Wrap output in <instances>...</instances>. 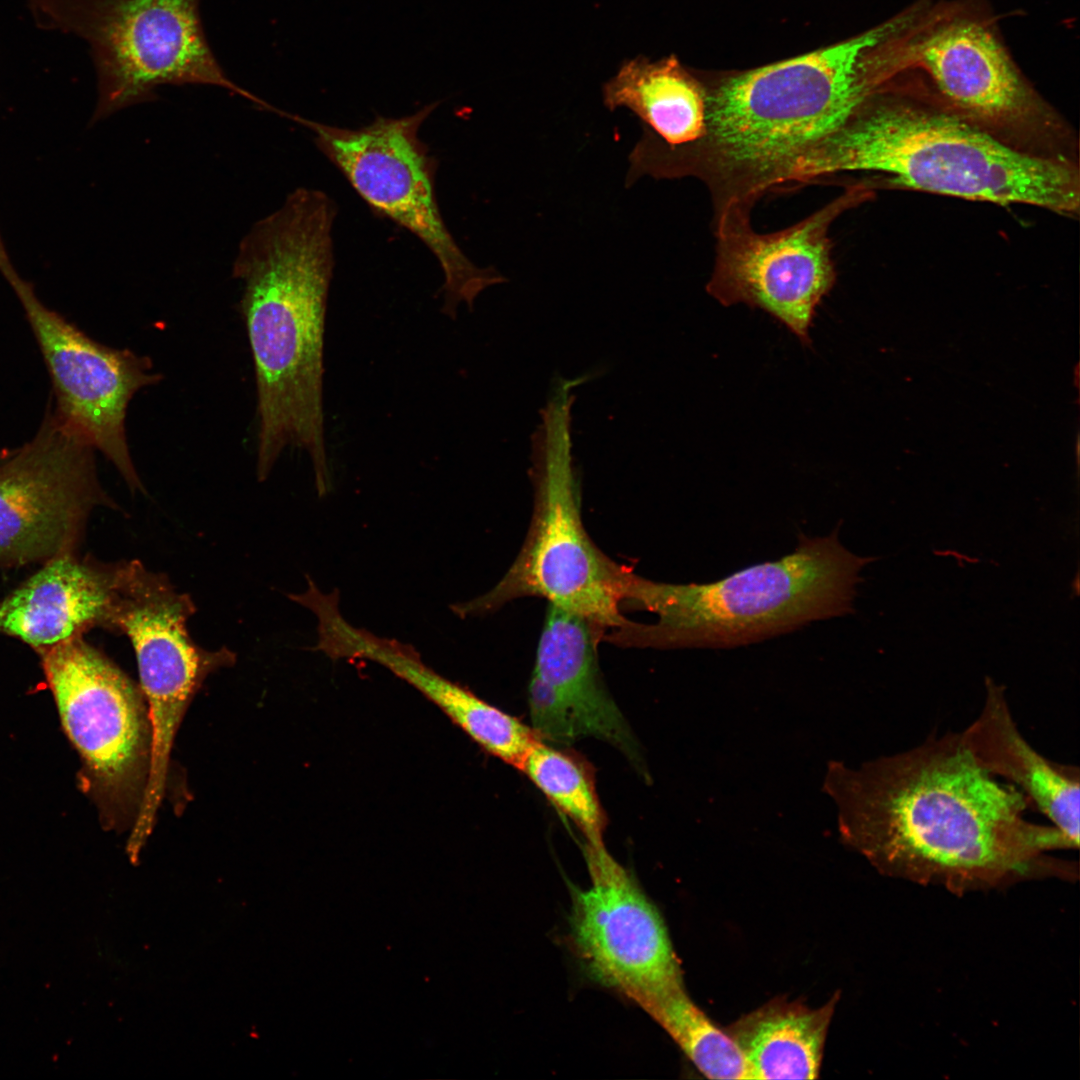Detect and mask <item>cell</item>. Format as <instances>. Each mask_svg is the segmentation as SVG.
<instances>
[{"instance_id":"obj_1","label":"cell","mask_w":1080,"mask_h":1080,"mask_svg":"<svg viewBox=\"0 0 1080 1080\" xmlns=\"http://www.w3.org/2000/svg\"><path fill=\"white\" fill-rule=\"evenodd\" d=\"M846 843L886 876L956 894L1020 880L1077 878L1052 851L1078 849L1052 824L1029 821L1028 799L983 770L960 733L832 770Z\"/></svg>"},{"instance_id":"obj_2","label":"cell","mask_w":1080,"mask_h":1080,"mask_svg":"<svg viewBox=\"0 0 1080 1080\" xmlns=\"http://www.w3.org/2000/svg\"><path fill=\"white\" fill-rule=\"evenodd\" d=\"M336 214L326 193L297 188L251 227L232 267L242 283L239 312L254 365L258 480L286 448H299L310 458L320 497L331 487L323 377Z\"/></svg>"},{"instance_id":"obj_3","label":"cell","mask_w":1080,"mask_h":1080,"mask_svg":"<svg viewBox=\"0 0 1080 1080\" xmlns=\"http://www.w3.org/2000/svg\"><path fill=\"white\" fill-rule=\"evenodd\" d=\"M905 14L830 47L740 73L706 90V131L675 153V178L707 187L714 216L751 215L797 163L886 87L885 43Z\"/></svg>"},{"instance_id":"obj_4","label":"cell","mask_w":1080,"mask_h":1080,"mask_svg":"<svg viewBox=\"0 0 1080 1080\" xmlns=\"http://www.w3.org/2000/svg\"><path fill=\"white\" fill-rule=\"evenodd\" d=\"M845 172H876L905 188L1000 205L1077 214L1076 160L1011 145L938 98L874 94L838 130L806 154L790 183Z\"/></svg>"},{"instance_id":"obj_5","label":"cell","mask_w":1080,"mask_h":1080,"mask_svg":"<svg viewBox=\"0 0 1080 1080\" xmlns=\"http://www.w3.org/2000/svg\"><path fill=\"white\" fill-rule=\"evenodd\" d=\"M839 526L823 537L800 533L793 552L715 582L671 584L629 573L623 600L658 620L627 634L656 647L731 648L853 613L859 573L877 558L847 550Z\"/></svg>"},{"instance_id":"obj_6","label":"cell","mask_w":1080,"mask_h":1080,"mask_svg":"<svg viewBox=\"0 0 1080 1080\" xmlns=\"http://www.w3.org/2000/svg\"><path fill=\"white\" fill-rule=\"evenodd\" d=\"M200 0H33L42 27L70 32L91 48L98 79L93 121L153 101L162 85H211L273 111L234 83L214 55Z\"/></svg>"},{"instance_id":"obj_7","label":"cell","mask_w":1080,"mask_h":1080,"mask_svg":"<svg viewBox=\"0 0 1080 1080\" xmlns=\"http://www.w3.org/2000/svg\"><path fill=\"white\" fill-rule=\"evenodd\" d=\"M425 105L402 117L376 116L345 128L286 112L306 127L319 150L376 213L416 236L436 258L444 277L442 313L456 318L486 288L506 281L494 267L481 268L462 251L443 220L435 191L436 159L420 139L421 125L439 106Z\"/></svg>"},{"instance_id":"obj_8","label":"cell","mask_w":1080,"mask_h":1080,"mask_svg":"<svg viewBox=\"0 0 1080 1080\" xmlns=\"http://www.w3.org/2000/svg\"><path fill=\"white\" fill-rule=\"evenodd\" d=\"M897 40L888 54L893 76L919 69L942 103L977 126L1024 150L1072 157L1063 121L1024 79L984 18L952 10Z\"/></svg>"},{"instance_id":"obj_9","label":"cell","mask_w":1080,"mask_h":1080,"mask_svg":"<svg viewBox=\"0 0 1080 1080\" xmlns=\"http://www.w3.org/2000/svg\"><path fill=\"white\" fill-rule=\"evenodd\" d=\"M540 464L533 519L517 558L489 592L450 609L465 618L518 597L538 596L602 629L621 632L632 624L619 610L629 573L610 561L584 528L569 449L552 450Z\"/></svg>"},{"instance_id":"obj_10","label":"cell","mask_w":1080,"mask_h":1080,"mask_svg":"<svg viewBox=\"0 0 1080 1080\" xmlns=\"http://www.w3.org/2000/svg\"><path fill=\"white\" fill-rule=\"evenodd\" d=\"M195 606L168 577L137 560L117 564L108 628L125 634L136 653L151 725V756L143 804L162 801L175 733L195 691L208 674L231 664L226 648L208 651L195 644L186 623Z\"/></svg>"},{"instance_id":"obj_11","label":"cell","mask_w":1080,"mask_h":1080,"mask_svg":"<svg viewBox=\"0 0 1080 1080\" xmlns=\"http://www.w3.org/2000/svg\"><path fill=\"white\" fill-rule=\"evenodd\" d=\"M0 238V272L14 290L50 376L57 417L102 453L128 488L144 492L130 452L125 420L143 388L160 382L150 358L99 343L46 307L10 262Z\"/></svg>"},{"instance_id":"obj_12","label":"cell","mask_w":1080,"mask_h":1080,"mask_svg":"<svg viewBox=\"0 0 1080 1080\" xmlns=\"http://www.w3.org/2000/svg\"><path fill=\"white\" fill-rule=\"evenodd\" d=\"M95 451L49 400L34 437L0 461V566L73 553L93 508L114 506L100 485Z\"/></svg>"},{"instance_id":"obj_13","label":"cell","mask_w":1080,"mask_h":1080,"mask_svg":"<svg viewBox=\"0 0 1080 1080\" xmlns=\"http://www.w3.org/2000/svg\"><path fill=\"white\" fill-rule=\"evenodd\" d=\"M861 192L851 187L802 221L772 233L756 232L750 217L714 220L716 257L707 292L724 306L744 303L764 310L810 345L816 308L836 281L828 231Z\"/></svg>"},{"instance_id":"obj_14","label":"cell","mask_w":1080,"mask_h":1080,"mask_svg":"<svg viewBox=\"0 0 1080 1080\" xmlns=\"http://www.w3.org/2000/svg\"><path fill=\"white\" fill-rule=\"evenodd\" d=\"M39 653L63 727L96 784L113 798L144 791L152 734L139 689L82 636Z\"/></svg>"},{"instance_id":"obj_15","label":"cell","mask_w":1080,"mask_h":1080,"mask_svg":"<svg viewBox=\"0 0 1080 1080\" xmlns=\"http://www.w3.org/2000/svg\"><path fill=\"white\" fill-rule=\"evenodd\" d=\"M591 879L574 889L571 916L576 951L591 974L635 1001L682 983V971L657 908L605 845L585 844Z\"/></svg>"},{"instance_id":"obj_16","label":"cell","mask_w":1080,"mask_h":1080,"mask_svg":"<svg viewBox=\"0 0 1080 1080\" xmlns=\"http://www.w3.org/2000/svg\"><path fill=\"white\" fill-rule=\"evenodd\" d=\"M602 630L549 604L528 686L532 729L542 740L562 745L597 738L639 768L638 743L601 678L597 645Z\"/></svg>"},{"instance_id":"obj_17","label":"cell","mask_w":1080,"mask_h":1080,"mask_svg":"<svg viewBox=\"0 0 1080 1080\" xmlns=\"http://www.w3.org/2000/svg\"><path fill=\"white\" fill-rule=\"evenodd\" d=\"M117 565L100 566L73 553L55 556L0 601V633L42 651L107 627Z\"/></svg>"},{"instance_id":"obj_18","label":"cell","mask_w":1080,"mask_h":1080,"mask_svg":"<svg viewBox=\"0 0 1080 1080\" xmlns=\"http://www.w3.org/2000/svg\"><path fill=\"white\" fill-rule=\"evenodd\" d=\"M603 101L611 111L630 110L642 124V136L628 158L626 186L661 159L698 142L706 131V89L674 57L625 62L603 86Z\"/></svg>"},{"instance_id":"obj_19","label":"cell","mask_w":1080,"mask_h":1080,"mask_svg":"<svg viewBox=\"0 0 1080 1080\" xmlns=\"http://www.w3.org/2000/svg\"><path fill=\"white\" fill-rule=\"evenodd\" d=\"M985 698L961 739L987 773L1015 786L1031 808L1079 846L1080 769L1048 759L1022 735L1003 686L985 679Z\"/></svg>"},{"instance_id":"obj_20","label":"cell","mask_w":1080,"mask_h":1080,"mask_svg":"<svg viewBox=\"0 0 1080 1080\" xmlns=\"http://www.w3.org/2000/svg\"><path fill=\"white\" fill-rule=\"evenodd\" d=\"M347 656L384 666L436 705L483 750L518 770L540 739L532 727L428 667L410 645L357 629Z\"/></svg>"},{"instance_id":"obj_21","label":"cell","mask_w":1080,"mask_h":1080,"mask_svg":"<svg viewBox=\"0 0 1080 1080\" xmlns=\"http://www.w3.org/2000/svg\"><path fill=\"white\" fill-rule=\"evenodd\" d=\"M772 1000L727 1028L750 1067L752 1079H815L835 1009Z\"/></svg>"},{"instance_id":"obj_22","label":"cell","mask_w":1080,"mask_h":1080,"mask_svg":"<svg viewBox=\"0 0 1080 1080\" xmlns=\"http://www.w3.org/2000/svg\"><path fill=\"white\" fill-rule=\"evenodd\" d=\"M711 1079H752L735 1041L717 1028L685 991L684 983L665 986L635 1001Z\"/></svg>"},{"instance_id":"obj_23","label":"cell","mask_w":1080,"mask_h":1080,"mask_svg":"<svg viewBox=\"0 0 1080 1080\" xmlns=\"http://www.w3.org/2000/svg\"><path fill=\"white\" fill-rule=\"evenodd\" d=\"M520 771L583 833L586 844L604 845L606 817L591 768L576 754L537 740Z\"/></svg>"},{"instance_id":"obj_24","label":"cell","mask_w":1080,"mask_h":1080,"mask_svg":"<svg viewBox=\"0 0 1080 1080\" xmlns=\"http://www.w3.org/2000/svg\"><path fill=\"white\" fill-rule=\"evenodd\" d=\"M10 451L11 450L8 449L0 450V461L5 458L10 453Z\"/></svg>"}]
</instances>
